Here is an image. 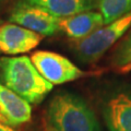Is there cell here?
<instances>
[{
	"instance_id": "30bf717a",
	"label": "cell",
	"mask_w": 131,
	"mask_h": 131,
	"mask_svg": "<svg viewBox=\"0 0 131 131\" xmlns=\"http://www.w3.org/2000/svg\"><path fill=\"white\" fill-rule=\"evenodd\" d=\"M38 7L56 18H67L97 8L98 0H22Z\"/></svg>"
},
{
	"instance_id": "5b68a950",
	"label": "cell",
	"mask_w": 131,
	"mask_h": 131,
	"mask_svg": "<svg viewBox=\"0 0 131 131\" xmlns=\"http://www.w3.org/2000/svg\"><path fill=\"white\" fill-rule=\"evenodd\" d=\"M102 114L108 131H131V89L109 92L102 104Z\"/></svg>"
},
{
	"instance_id": "9c48e42d",
	"label": "cell",
	"mask_w": 131,
	"mask_h": 131,
	"mask_svg": "<svg viewBox=\"0 0 131 131\" xmlns=\"http://www.w3.org/2000/svg\"><path fill=\"white\" fill-rule=\"evenodd\" d=\"M0 115L10 127L30 121L32 108L30 103L0 83Z\"/></svg>"
},
{
	"instance_id": "4fadbf2b",
	"label": "cell",
	"mask_w": 131,
	"mask_h": 131,
	"mask_svg": "<svg viewBox=\"0 0 131 131\" xmlns=\"http://www.w3.org/2000/svg\"><path fill=\"white\" fill-rule=\"evenodd\" d=\"M0 131H14L9 125L7 124H0Z\"/></svg>"
},
{
	"instance_id": "9a60e30c",
	"label": "cell",
	"mask_w": 131,
	"mask_h": 131,
	"mask_svg": "<svg viewBox=\"0 0 131 131\" xmlns=\"http://www.w3.org/2000/svg\"><path fill=\"white\" fill-rule=\"evenodd\" d=\"M7 1H8V0H0V7H1V6L3 5V3L7 2Z\"/></svg>"
},
{
	"instance_id": "7a4b0ae2",
	"label": "cell",
	"mask_w": 131,
	"mask_h": 131,
	"mask_svg": "<svg viewBox=\"0 0 131 131\" xmlns=\"http://www.w3.org/2000/svg\"><path fill=\"white\" fill-rule=\"evenodd\" d=\"M0 78L5 86L30 104H38L52 90V84L40 75L26 56L0 58Z\"/></svg>"
},
{
	"instance_id": "8992f818",
	"label": "cell",
	"mask_w": 131,
	"mask_h": 131,
	"mask_svg": "<svg viewBox=\"0 0 131 131\" xmlns=\"http://www.w3.org/2000/svg\"><path fill=\"white\" fill-rule=\"evenodd\" d=\"M58 19L38 7L20 1L11 11L9 21L42 36H51L59 32Z\"/></svg>"
},
{
	"instance_id": "8fae6325",
	"label": "cell",
	"mask_w": 131,
	"mask_h": 131,
	"mask_svg": "<svg viewBox=\"0 0 131 131\" xmlns=\"http://www.w3.org/2000/svg\"><path fill=\"white\" fill-rule=\"evenodd\" d=\"M97 8L104 23L108 24L131 12V0H98Z\"/></svg>"
},
{
	"instance_id": "6da1fadb",
	"label": "cell",
	"mask_w": 131,
	"mask_h": 131,
	"mask_svg": "<svg viewBox=\"0 0 131 131\" xmlns=\"http://www.w3.org/2000/svg\"><path fill=\"white\" fill-rule=\"evenodd\" d=\"M46 121L49 131H102L86 102L70 92H60L51 98Z\"/></svg>"
},
{
	"instance_id": "7c38bea8",
	"label": "cell",
	"mask_w": 131,
	"mask_h": 131,
	"mask_svg": "<svg viewBox=\"0 0 131 131\" xmlns=\"http://www.w3.org/2000/svg\"><path fill=\"white\" fill-rule=\"evenodd\" d=\"M113 62L118 67H126L131 64V33L122 42L113 57Z\"/></svg>"
},
{
	"instance_id": "277c9868",
	"label": "cell",
	"mask_w": 131,
	"mask_h": 131,
	"mask_svg": "<svg viewBox=\"0 0 131 131\" xmlns=\"http://www.w3.org/2000/svg\"><path fill=\"white\" fill-rule=\"evenodd\" d=\"M30 59L40 75L52 85L71 82L85 75V72L72 61L56 52L39 50L34 52Z\"/></svg>"
},
{
	"instance_id": "ba28073f",
	"label": "cell",
	"mask_w": 131,
	"mask_h": 131,
	"mask_svg": "<svg viewBox=\"0 0 131 131\" xmlns=\"http://www.w3.org/2000/svg\"><path fill=\"white\" fill-rule=\"evenodd\" d=\"M104 24V19L100 11L96 12L93 10L58 19L59 32L77 40L86 37Z\"/></svg>"
},
{
	"instance_id": "52a82bcc",
	"label": "cell",
	"mask_w": 131,
	"mask_h": 131,
	"mask_svg": "<svg viewBox=\"0 0 131 131\" xmlns=\"http://www.w3.org/2000/svg\"><path fill=\"white\" fill-rule=\"evenodd\" d=\"M43 36L14 23L0 26V52L10 56L25 54L38 46Z\"/></svg>"
},
{
	"instance_id": "3957f363",
	"label": "cell",
	"mask_w": 131,
	"mask_h": 131,
	"mask_svg": "<svg viewBox=\"0 0 131 131\" xmlns=\"http://www.w3.org/2000/svg\"><path fill=\"white\" fill-rule=\"evenodd\" d=\"M131 26V12L112 23L104 24L74 45V55L80 62L93 63L103 56Z\"/></svg>"
},
{
	"instance_id": "5bb4252c",
	"label": "cell",
	"mask_w": 131,
	"mask_h": 131,
	"mask_svg": "<svg viewBox=\"0 0 131 131\" xmlns=\"http://www.w3.org/2000/svg\"><path fill=\"white\" fill-rule=\"evenodd\" d=\"M0 124H6V121H5V119L1 117V115H0Z\"/></svg>"
}]
</instances>
